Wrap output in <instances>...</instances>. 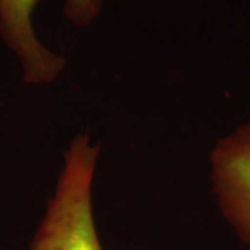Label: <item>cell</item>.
<instances>
[{
    "label": "cell",
    "instance_id": "obj_1",
    "mask_svg": "<svg viewBox=\"0 0 250 250\" xmlns=\"http://www.w3.org/2000/svg\"><path fill=\"white\" fill-rule=\"evenodd\" d=\"M99 146L78 135L64 154V166L45 215L28 250H103L92 210V184Z\"/></svg>",
    "mask_w": 250,
    "mask_h": 250
},
{
    "label": "cell",
    "instance_id": "obj_2",
    "mask_svg": "<svg viewBox=\"0 0 250 250\" xmlns=\"http://www.w3.org/2000/svg\"><path fill=\"white\" fill-rule=\"evenodd\" d=\"M38 0H0V36L17 57L27 83L53 82L65 60L49 50L36 36L32 14ZM102 0H65L64 14L77 27H89L98 18Z\"/></svg>",
    "mask_w": 250,
    "mask_h": 250
},
{
    "label": "cell",
    "instance_id": "obj_3",
    "mask_svg": "<svg viewBox=\"0 0 250 250\" xmlns=\"http://www.w3.org/2000/svg\"><path fill=\"white\" fill-rule=\"evenodd\" d=\"M211 181L225 220L250 246V121L217 142L211 152Z\"/></svg>",
    "mask_w": 250,
    "mask_h": 250
}]
</instances>
